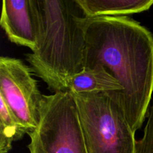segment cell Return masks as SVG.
Masks as SVG:
<instances>
[{
    "label": "cell",
    "mask_w": 153,
    "mask_h": 153,
    "mask_svg": "<svg viewBox=\"0 0 153 153\" xmlns=\"http://www.w3.org/2000/svg\"><path fill=\"white\" fill-rule=\"evenodd\" d=\"M0 103V153H7L11 150L13 142L25 133L1 97Z\"/></svg>",
    "instance_id": "9"
},
{
    "label": "cell",
    "mask_w": 153,
    "mask_h": 153,
    "mask_svg": "<svg viewBox=\"0 0 153 153\" xmlns=\"http://www.w3.org/2000/svg\"><path fill=\"white\" fill-rule=\"evenodd\" d=\"M85 17L119 16L149 10L153 0H76Z\"/></svg>",
    "instance_id": "8"
},
{
    "label": "cell",
    "mask_w": 153,
    "mask_h": 153,
    "mask_svg": "<svg viewBox=\"0 0 153 153\" xmlns=\"http://www.w3.org/2000/svg\"><path fill=\"white\" fill-rule=\"evenodd\" d=\"M28 134L30 153H89L76 102L69 91L43 96L40 122Z\"/></svg>",
    "instance_id": "4"
},
{
    "label": "cell",
    "mask_w": 153,
    "mask_h": 153,
    "mask_svg": "<svg viewBox=\"0 0 153 153\" xmlns=\"http://www.w3.org/2000/svg\"><path fill=\"white\" fill-rule=\"evenodd\" d=\"M123 90L120 82L100 65L84 69L72 78L68 85L70 92L75 94L106 93L112 97Z\"/></svg>",
    "instance_id": "7"
},
{
    "label": "cell",
    "mask_w": 153,
    "mask_h": 153,
    "mask_svg": "<svg viewBox=\"0 0 153 153\" xmlns=\"http://www.w3.org/2000/svg\"><path fill=\"white\" fill-rule=\"evenodd\" d=\"M43 96L26 64L15 58H0V97L25 134L38 126Z\"/></svg>",
    "instance_id": "5"
},
{
    "label": "cell",
    "mask_w": 153,
    "mask_h": 153,
    "mask_svg": "<svg viewBox=\"0 0 153 153\" xmlns=\"http://www.w3.org/2000/svg\"><path fill=\"white\" fill-rule=\"evenodd\" d=\"M71 94L89 153H135V132L116 102L106 93Z\"/></svg>",
    "instance_id": "3"
},
{
    "label": "cell",
    "mask_w": 153,
    "mask_h": 153,
    "mask_svg": "<svg viewBox=\"0 0 153 153\" xmlns=\"http://www.w3.org/2000/svg\"><path fill=\"white\" fill-rule=\"evenodd\" d=\"M97 65L123 87L109 97L136 132L146 119L153 93V34L128 16L87 18L85 69Z\"/></svg>",
    "instance_id": "1"
},
{
    "label": "cell",
    "mask_w": 153,
    "mask_h": 153,
    "mask_svg": "<svg viewBox=\"0 0 153 153\" xmlns=\"http://www.w3.org/2000/svg\"><path fill=\"white\" fill-rule=\"evenodd\" d=\"M40 20L38 43L27 55L32 71L54 94L67 91L85 69L87 17L76 0H35Z\"/></svg>",
    "instance_id": "2"
},
{
    "label": "cell",
    "mask_w": 153,
    "mask_h": 153,
    "mask_svg": "<svg viewBox=\"0 0 153 153\" xmlns=\"http://www.w3.org/2000/svg\"><path fill=\"white\" fill-rule=\"evenodd\" d=\"M0 25L10 42L35 50L40 34L35 0L2 1Z\"/></svg>",
    "instance_id": "6"
},
{
    "label": "cell",
    "mask_w": 153,
    "mask_h": 153,
    "mask_svg": "<svg viewBox=\"0 0 153 153\" xmlns=\"http://www.w3.org/2000/svg\"><path fill=\"white\" fill-rule=\"evenodd\" d=\"M135 153H153V102L146 115L143 137L136 142Z\"/></svg>",
    "instance_id": "10"
}]
</instances>
